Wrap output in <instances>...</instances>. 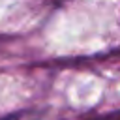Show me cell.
Segmentation results:
<instances>
[]
</instances>
